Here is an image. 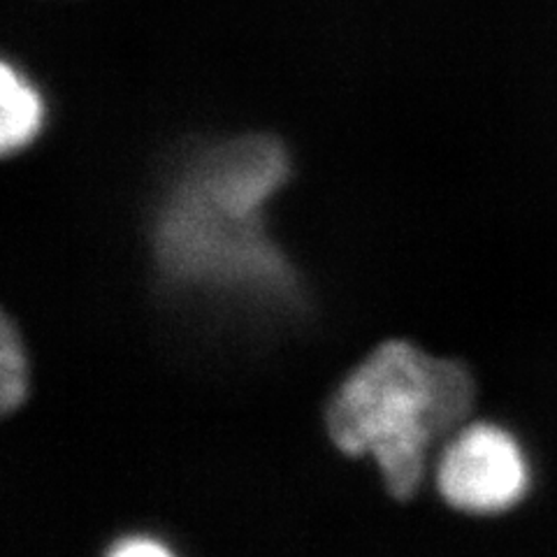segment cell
I'll list each match as a JSON object with an SVG mask.
<instances>
[{"mask_svg":"<svg viewBox=\"0 0 557 557\" xmlns=\"http://www.w3.org/2000/svg\"><path fill=\"white\" fill-rule=\"evenodd\" d=\"M474 399L462 362L393 339L342 381L325 425L339 450L372 456L388 493L407 499L425 479L430 448L462 428Z\"/></svg>","mask_w":557,"mask_h":557,"instance_id":"cell-2","label":"cell"},{"mask_svg":"<svg viewBox=\"0 0 557 557\" xmlns=\"http://www.w3.org/2000/svg\"><path fill=\"white\" fill-rule=\"evenodd\" d=\"M530 483L525 453L493 423L458 430L437 465L442 497L465 513H502L522 499Z\"/></svg>","mask_w":557,"mask_h":557,"instance_id":"cell-3","label":"cell"},{"mask_svg":"<svg viewBox=\"0 0 557 557\" xmlns=\"http://www.w3.org/2000/svg\"><path fill=\"white\" fill-rule=\"evenodd\" d=\"M104 557H177L163 542L151 536H126L116 542Z\"/></svg>","mask_w":557,"mask_h":557,"instance_id":"cell-6","label":"cell"},{"mask_svg":"<svg viewBox=\"0 0 557 557\" xmlns=\"http://www.w3.org/2000/svg\"><path fill=\"white\" fill-rule=\"evenodd\" d=\"M290 174L272 135L205 147L180 168L156 216V258L170 282L212 293L276 295L293 286L265 233L263 207Z\"/></svg>","mask_w":557,"mask_h":557,"instance_id":"cell-1","label":"cell"},{"mask_svg":"<svg viewBox=\"0 0 557 557\" xmlns=\"http://www.w3.org/2000/svg\"><path fill=\"white\" fill-rule=\"evenodd\" d=\"M3 121H0V147L5 153L22 151L35 143L45 126V98L22 67L5 61L3 65Z\"/></svg>","mask_w":557,"mask_h":557,"instance_id":"cell-4","label":"cell"},{"mask_svg":"<svg viewBox=\"0 0 557 557\" xmlns=\"http://www.w3.org/2000/svg\"><path fill=\"white\" fill-rule=\"evenodd\" d=\"M28 393V362L20 333H16L10 317H3L0 327V405L10 413L22 407Z\"/></svg>","mask_w":557,"mask_h":557,"instance_id":"cell-5","label":"cell"}]
</instances>
